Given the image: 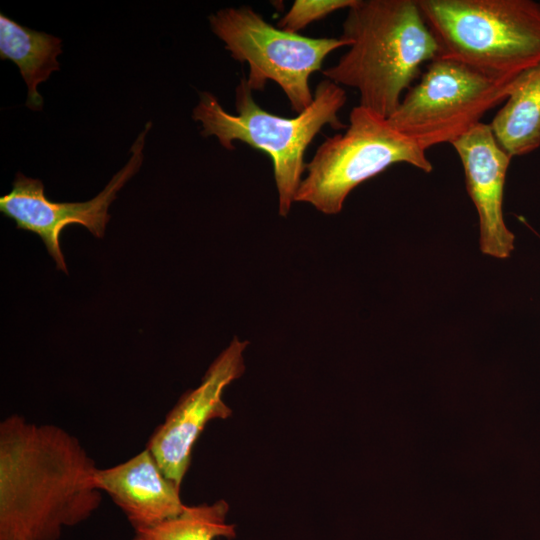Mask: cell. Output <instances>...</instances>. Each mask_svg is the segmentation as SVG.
Masks as SVG:
<instances>
[{
  "mask_svg": "<svg viewBox=\"0 0 540 540\" xmlns=\"http://www.w3.org/2000/svg\"><path fill=\"white\" fill-rule=\"evenodd\" d=\"M518 77H494L438 55L387 119L425 151L452 144L481 123L489 110L504 103Z\"/></svg>",
  "mask_w": 540,
  "mask_h": 540,
  "instance_id": "cell-6",
  "label": "cell"
},
{
  "mask_svg": "<svg viewBox=\"0 0 540 540\" xmlns=\"http://www.w3.org/2000/svg\"><path fill=\"white\" fill-rule=\"evenodd\" d=\"M439 55L498 78L540 63V3L532 0H418Z\"/></svg>",
  "mask_w": 540,
  "mask_h": 540,
  "instance_id": "cell-4",
  "label": "cell"
},
{
  "mask_svg": "<svg viewBox=\"0 0 540 540\" xmlns=\"http://www.w3.org/2000/svg\"><path fill=\"white\" fill-rule=\"evenodd\" d=\"M199 96L193 118L201 122L203 136H216L229 150L234 149V140L244 142L271 158L281 216H287L295 202L306 169L304 156L309 144L326 125L336 130L346 128L338 118L346 103V93L329 79L317 85L312 103L291 118L260 107L244 78L235 92L236 115L225 111L213 94L201 92Z\"/></svg>",
  "mask_w": 540,
  "mask_h": 540,
  "instance_id": "cell-3",
  "label": "cell"
},
{
  "mask_svg": "<svg viewBox=\"0 0 540 540\" xmlns=\"http://www.w3.org/2000/svg\"><path fill=\"white\" fill-rule=\"evenodd\" d=\"M95 482L124 513L134 531L176 517L186 506L180 488L163 474L147 447L120 464L98 468Z\"/></svg>",
  "mask_w": 540,
  "mask_h": 540,
  "instance_id": "cell-11",
  "label": "cell"
},
{
  "mask_svg": "<svg viewBox=\"0 0 540 540\" xmlns=\"http://www.w3.org/2000/svg\"><path fill=\"white\" fill-rule=\"evenodd\" d=\"M247 345L234 337L209 366L200 385L182 395L148 440L146 447L161 471L179 488L190 466L193 446L207 423L231 416L223 393L243 374Z\"/></svg>",
  "mask_w": 540,
  "mask_h": 540,
  "instance_id": "cell-9",
  "label": "cell"
},
{
  "mask_svg": "<svg viewBox=\"0 0 540 540\" xmlns=\"http://www.w3.org/2000/svg\"><path fill=\"white\" fill-rule=\"evenodd\" d=\"M397 163L426 173L433 170L425 150L387 118L358 105L350 112L346 131L328 137L306 164L295 202L309 203L327 215L338 214L355 187Z\"/></svg>",
  "mask_w": 540,
  "mask_h": 540,
  "instance_id": "cell-5",
  "label": "cell"
},
{
  "mask_svg": "<svg viewBox=\"0 0 540 540\" xmlns=\"http://www.w3.org/2000/svg\"><path fill=\"white\" fill-rule=\"evenodd\" d=\"M460 158L468 194L479 219V246L483 254L508 258L514 234L503 217L504 186L511 157L495 139L489 124L479 123L451 144Z\"/></svg>",
  "mask_w": 540,
  "mask_h": 540,
  "instance_id": "cell-10",
  "label": "cell"
},
{
  "mask_svg": "<svg viewBox=\"0 0 540 540\" xmlns=\"http://www.w3.org/2000/svg\"><path fill=\"white\" fill-rule=\"evenodd\" d=\"M61 43L56 36L24 27L0 14V58L18 66L28 88L26 106L31 110L43 106L38 84L60 69L57 56L62 52Z\"/></svg>",
  "mask_w": 540,
  "mask_h": 540,
  "instance_id": "cell-13",
  "label": "cell"
},
{
  "mask_svg": "<svg viewBox=\"0 0 540 540\" xmlns=\"http://www.w3.org/2000/svg\"><path fill=\"white\" fill-rule=\"evenodd\" d=\"M489 125L511 158L540 147V63L518 77Z\"/></svg>",
  "mask_w": 540,
  "mask_h": 540,
  "instance_id": "cell-12",
  "label": "cell"
},
{
  "mask_svg": "<svg viewBox=\"0 0 540 540\" xmlns=\"http://www.w3.org/2000/svg\"><path fill=\"white\" fill-rule=\"evenodd\" d=\"M209 22L231 56L248 64L251 90H263L267 81H274L297 114L313 101L311 74L321 69L332 51L348 46L341 36L311 38L274 27L249 6L219 10Z\"/></svg>",
  "mask_w": 540,
  "mask_h": 540,
  "instance_id": "cell-7",
  "label": "cell"
},
{
  "mask_svg": "<svg viewBox=\"0 0 540 540\" xmlns=\"http://www.w3.org/2000/svg\"><path fill=\"white\" fill-rule=\"evenodd\" d=\"M151 123L131 147V157L96 197L85 202H53L41 180L17 173L11 191L0 198V211L16 222L17 228L37 234L58 270L68 273L60 246L61 233L67 225L80 224L96 238H103L110 220L108 209L117 192L139 170L143 160L144 139Z\"/></svg>",
  "mask_w": 540,
  "mask_h": 540,
  "instance_id": "cell-8",
  "label": "cell"
},
{
  "mask_svg": "<svg viewBox=\"0 0 540 540\" xmlns=\"http://www.w3.org/2000/svg\"><path fill=\"white\" fill-rule=\"evenodd\" d=\"M341 37L349 49L323 74L357 89L359 105L384 118L396 110L423 63L439 55L418 0H356Z\"/></svg>",
  "mask_w": 540,
  "mask_h": 540,
  "instance_id": "cell-2",
  "label": "cell"
},
{
  "mask_svg": "<svg viewBox=\"0 0 540 540\" xmlns=\"http://www.w3.org/2000/svg\"><path fill=\"white\" fill-rule=\"evenodd\" d=\"M229 505L225 500L212 504L185 506L176 517L153 527L134 531L132 540H214L234 538L235 526L226 522Z\"/></svg>",
  "mask_w": 540,
  "mask_h": 540,
  "instance_id": "cell-14",
  "label": "cell"
},
{
  "mask_svg": "<svg viewBox=\"0 0 540 540\" xmlns=\"http://www.w3.org/2000/svg\"><path fill=\"white\" fill-rule=\"evenodd\" d=\"M356 0H296L278 22V28L298 33L309 24L321 20L329 14L349 9Z\"/></svg>",
  "mask_w": 540,
  "mask_h": 540,
  "instance_id": "cell-15",
  "label": "cell"
},
{
  "mask_svg": "<svg viewBox=\"0 0 540 540\" xmlns=\"http://www.w3.org/2000/svg\"><path fill=\"white\" fill-rule=\"evenodd\" d=\"M98 468L79 439L11 414L0 423V540H59L100 507Z\"/></svg>",
  "mask_w": 540,
  "mask_h": 540,
  "instance_id": "cell-1",
  "label": "cell"
}]
</instances>
